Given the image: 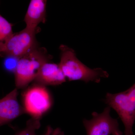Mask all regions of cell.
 <instances>
[{
  "instance_id": "obj_2",
  "label": "cell",
  "mask_w": 135,
  "mask_h": 135,
  "mask_svg": "<svg viewBox=\"0 0 135 135\" xmlns=\"http://www.w3.org/2000/svg\"><path fill=\"white\" fill-rule=\"evenodd\" d=\"M51 59L46 49L37 46L20 57L15 73L17 89L25 88L34 80L42 66Z\"/></svg>"
},
{
  "instance_id": "obj_10",
  "label": "cell",
  "mask_w": 135,
  "mask_h": 135,
  "mask_svg": "<svg viewBox=\"0 0 135 135\" xmlns=\"http://www.w3.org/2000/svg\"><path fill=\"white\" fill-rule=\"evenodd\" d=\"M12 25L0 14V44L13 34Z\"/></svg>"
},
{
  "instance_id": "obj_6",
  "label": "cell",
  "mask_w": 135,
  "mask_h": 135,
  "mask_svg": "<svg viewBox=\"0 0 135 135\" xmlns=\"http://www.w3.org/2000/svg\"><path fill=\"white\" fill-rule=\"evenodd\" d=\"M110 108L107 107L100 113L94 112L91 119L83 120L87 135H123L118 120L110 115Z\"/></svg>"
},
{
  "instance_id": "obj_1",
  "label": "cell",
  "mask_w": 135,
  "mask_h": 135,
  "mask_svg": "<svg viewBox=\"0 0 135 135\" xmlns=\"http://www.w3.org/2000/svg\"><path fill=\"white\" fill-rule=\"evenodd\" d=\"M59 48L60 59L59 64L68 80L99 83L102 78L109 77V73L102 68L91 69L81 62L77 58L76 53L73 49L64 45H61Z\"/></svg>"
},
{
  "instance_id": "obj_4",
  "label": "cell",
  "mask_w": 135,
  "mask_h": 135,
  "mask_svg": "<svg viewBox=\"0 0 135 135\" xmlns=\"http://www.w3.org/2000/svg\"><path fill=\"white\" fill-rule=\"evenodd\" d=\"M38 30L26 27L13 33L3 43L0 44V56H11L20 58L36 46V35Z\"/></svg>"
},
{
  "instance_id": "obj_12",
  "label": "cell",
  "mask_w": 135,
  "mask_h": 135,
  "mask_svg": "<svg viewBox=\"0 0 135 135\" xmlns=\"http://www.w3.org/2000/svg\"><path fill=\"white\" fill-rule=\"evenodd\" d=\"M5 57L3 61V68L8 72L15 73L20 58L11 56Z\"/></svg>"
},
{
  "instance_id": "obj_8",
  "label": "cell",
  "mask_w": 135,
  "mask_h": 135,
  "mask_svg": "<svg viewBox=\"0 0 135 135\" xmlns=\"http://www.w3.org/2000/svg\"><path fill=\"white\" fill-rule=\"evenodd\" d=\"M34 80L43 86H56L65 82L66 78L59 64L48 62L42 66Z\"/></svg>"
},
{
  "instance_id": "obj_5",
  "label": "cell",
  "mask_w": 135,
  "mask_h": 135,
  "mask_svg": "<svg viewBox=\"0 0 135 135\" xmlns=\"http://www.w3.org/2000/svg\"><path fill=\"white\" fill-rule=\"evenodd\" d=\"M24 108L32 118H40L52 104L50 95L44 86L36 84L29 88L23 96Z\"/></svg>"
},
{
  "instance_id": "obj_13",
  "label": "cell",
  "mask_w": 135,
  "mask_h": 135,
  "mask_svg": "<svg viewBox=\"0 0 135 135\" xmlns=\"http://www.w3.org/2000/svg\"><path fill=\"white\" fill-rule=\"evenodd\" d=\"M41 135H64V133L60 128L54 129L50 126H48Z\"/></svg>"
},
{
  "instance_id": "obj_3",
  "label": "cell",
  "mask_w": 135,
  "mask_h": 135,
  "mask_svg": "<svg viewBox=\"0 0 135 135\" xmlns=\"http://www.w3.org/2000/svg\"><path fill=\"white\" fill-rule=\"evenodd\" d=\"M105 103L115 110L125 127V135H133L135 121V83L123 92L117 94L107 93Z\"/></svg>"
},
{
  "instance_id": "obj_7",
  "label": "cell",
  "mask_w": 135,
  "mask_h": 135,
  "mask_svg": "<svg viewBox=\"0 0 135 135\" xmlns=\"http://www.w3.org/2000/svg\"><path fill=\"white\" fill-rule=\"evenodd\" d=\"M18 95L16 88L0 99V127L25 113L24 108L18 100Z\"/></svg>"
},
{
  "instance_id": "obj_9",
  "label": "cell",
  "mask_w": 135,
  "mask_h": 135,
  "mask_svg": "<svg viewBox=\"0 0 135 135\" xmlns=\"http://www.w3.org/2000/svg\"><path fill=\"white\" fill-rule=\"evenodd\" d=\"M46 4L47 1L44 0L31 1L24 18L26 28L38 30V25L41 23H45Z\"/></svg>"
},
{
  "instance_id": "obj_11",
  "label": "cell",
  "mask_w": 135,
  "mask_h": 135,
  "mask_svg": "<svg viewBox=\"0 0 135 135\" xmlns=\"http://www.w3.org/2000/svg\"><path fill=\"white\" fill-rule=\"evenodd\" d=\"M41 127L40 118H32L27 122L25 127L16 135H37L36 131Z\"/></svg>"
}]
</instances>
